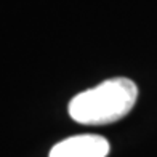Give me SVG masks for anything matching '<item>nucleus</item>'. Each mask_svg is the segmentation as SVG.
Wrapping results in <instances>:
<instances>
[{
  "mask_svg": "<svg viewBox=\"0 0 157 157\" xmlns=\"http://www.w3.org/2000/svg\"><path fill=\"white\" fill-rule=\"evenodd\" d=\"M138 87L130 78L117 77L75 95L69 103V116L83 125L117 122L133 109Z\"/></svg>",
  "mask_w": 157,
  "mask_h": 157,
  "instance_id": "f257e3e1",
  "label": "nucleus"
},
{
  "mask_svg": "<svg viewBox=\"0 0 157 157\" xmlns=\"http://www.w3.org/2000/svg\"><path fill=\"white\" fill-rule=\"evenodd\" d=\"M109 141L99 135H77L59 141L50 151L48 157H106Z\"/></svg>",
  "mask_w": 157,
  "mask_h": 157,
  "instance_id": "f03ea898",
  "label": "nucleus"
}]
</instances>
